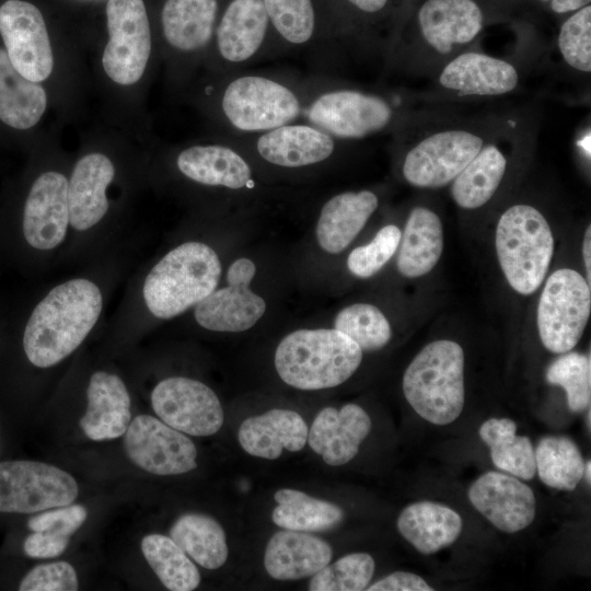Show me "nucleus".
I'll return each mask as SVG.
<instances>
[{"mask_svg": "<svg viewBox=\"0 0 591 591\" xmlns=\"http://www.w3.org/2000/svg\"><path fill=\"white\" fill-rule=\"evenodd\" d=\"M335 329L352 339L362 351L385 347L392 337L391 325L382 311L370 303H355L340 310Z\"/></svg>", "mask_w": 591, "mask_h": 591, "instance_id": "nucleus-41", "label": "nucleus"}, {"mask_svg": "<svg viewBox=\"0 0 591 591\" xmlns=\"http://www.w3.org/2000/svg\"><path fill=\"white\" fill-rule=\"evenodd\" d=\"M375 569V561L368 553H351L312 576L309 582L311 591H361L370 584Z\"/></svg>", "mask_w": 591, "mask_h": 591, "instance_id": "nucleus-43", "label": "nucleus"}, {"mask_svg": "<svg viewBox=\"0 0 591 591\" xmlns=\"http://www.w3.org/2000/svg\"><path fill=\"white\" fill-rule=\"evenodd\" d=\"M402 232L387 224L379 230L367 245L354 248L347 258V267L359 278H370L381 270L398 248Z\"/></svg>", "mask_w": 591, "mask_h": 591, "instance_id": "nucleus-45", "label": "nucleus"}, {"mask_svg": "<svg viewBox=\"0 0 591 591\" xmlns=\"http://www.w3.org/2000/svg\"><path fill=\"white\" fill-rule=\"evenodd\" d=\"M308 433V425L299 413L274 408L246 418L239 427L237 440L250 455L275 460L283 449L290 452L302 450Z\"/></svg>", "mask_w": 591, "mask_h": 591, "instance_id": "nucleus-26", "label": "nucleus"}, {"mask_svg": "<svg viewBox=\"0 0 591 591\" xmlns=\"http://www.w3.org/2000/svg\"><path fill=\"white\" fill-rule=\"evenodd\" d=\"M398 115L394 102L381 93L313 79L306 83L301 120L346 141L384 132L394 127Z\"/></svg>", "mask_w": 591, "mask_h": 591, "instance_id": "nucleus-5", "label": "nucleus"}, {"mask_svg": "<svg viewBox=\"0 0 591 591\" xmlns=\"http://www.w3.org/2000/svg\"><path fill=\"white\" fill-rule=\"evenodd\" d=\"M508 169V157L495 142L483 146L474 159L451 182V196L463 209L485 206L498 190Z\"/></svg>", "mask_w": 591, "mask_h": 591, "instance_id": "nucleus-33", "label": "nucleus"}, {"mask_svg": "<svg viewBox=\"0 0 591 591\" xmlns=\"http://www.w3.org/2000/svg\"><path fill=\"white\" fill-rule=\"evenodd\" d=\"M170 537L197 564L218 569L228 559L223 528L213 518L201 513L181 515L170 530Z\"/></svg>", "mask_w": 591, "mask_h": 591, "instance_id": "nucleus-37", "label": "nucleus"}, {"mask_svg": "<svg viewBox=\"0 0 591 591\" xmlns=\"http://www.w3.org/2000/svg\"><path fill=\"white\" fill-rule=\"evenodd\" d=\"M276 53L314 50L333 43L323 0H263Z\"/></svg>", "mask_w": 591, "mask_h": 591, "instance_id": "nucleus-22", "label": "nucleus"}, {"mask_svg": "<svg viewBox=\"0 0 591 591\" xmlns=\"http://www.w3.org/2000/svg\"><path fill=\"white\" fill-rule=\"evenodd\" d=\"M232 142L256 154L263 162L280 169H303L329 160L340 140L305 120L243 137Z\"/></svg>", "mask_w": 591, "mask_h": 591, "instance_id": "nucleus-16", "label": "nucleus"}, {"mask_svg": "<svg viewBox=\"0 0 591 591\" xmlns=\"http://www.w3.org/2000/svg\"><path fill=\"white\" fill-rule=\"evenodd\" d=\"M520 81L515 66L476 50H464L440 68L436 85L457 97H494L514 91Z\"/></svg>", "mask_w": 591, "mask_h": 591, "instance_id": "nucleus-19", "label": "nucleus"}, {"mask_svg": "<svg viewBox=\"0 0 591 591\" xmlns=\"http://www.w3.org/2000/svg\"><path fill=\"white\" fill-rule=\"evenodd\" d=\"M102 306L101 290L89 279H71L54 287L26 323L23 348L28 361L48 368L63 360L92 331Z\"/></svg>", "mask_w": 591, "mask_h": 591, "instance_id": "nucleus-1", "label": "nucleus"}, {"mask_svg": "<svg viewBox=\"0 0 591 591\" xmlns=\"http://www.w3.org/2000/svg\"><path fill=\"white\" fill-rule=\"evenodd\" d=\"M151 405L163 422L189 436H212L224 420L217 394L202 382L185 376L160 381L151 393Z\"/></svg>", "mask_w": 591, "mask_h": 591, "instance_id": "nucleus-14", "label": "nucleus"}, {"mask_svg": "<svg viewBox=\"0 0 591 591\" xmlns=\"http://www.w3.org/2000/svg\"><path fill=\"white\" fill-rule=\"evenodd\" d=\"M368 591H432L420 576L408 571H394L366 589Z\"/></svg>", "mask_w": 591, "mask_h": 591, "instance_id": "nucleus-48", "label": "nucleus"}, {"mask_svg": "<svg viewBox=\"0 0 591 591\" xmlns=\"http://www.w3.org/2000/svg\"><path fill=\"white\" fill-rule=\"evenodd\" d=\"M69 541L50 536L42 532H33L23 544L24 553L32 558H55L68 547Z\"/></svg>", "mask_w": 591, "mask_h": 591, "instance_id": "nucleus-49", "label": "nucleus"}, {"mask_svg": "<svg viewBox=\"0 0 591 591\" xmlns=\"http://www.w3.org/2000/svg\"><path fill=\"white\" fill-rule=\"evenodd\" d=\"M220 259L209 245L186 242L165 254L143 283V299L150 313L172 318L198 304L218 286Z\"/></svg>", "mask_w": 591, "mask_h": 591, "instance_id": "nucleus-6", "label": "nucleus"}, {"mask_svg": "<svg viewBox=\"0 0 591 591\" xmlns=\"http://www.w3.org/2000/svg\"><path fill=\"white\" fill-rule=\"evenodd\" d=\"M277 506L271 512L273 522L279 528L301 532L331 530L344 519L343 509L329 501L309 496L291 488L275 493Z\"/></svg>", "mask_w": 591, "mask_h": 591, "instance_id": "nucleus-36", "label": "nucleus"}, {"mask_svg": "<svg viewBox=\"0 0 591 591\" xmlns=\"http://www.w3.org/2000/svg\"><path fill=\"white\" fill-rule=\"evenodd\" d=\"M484 27V13L474 0H426L417 12V40L412 56L443 63L467 50Z\"/></svg>", "mask_w": 591, "mask_h": 591, "instance_id": "nucleus-13", "label": "nucleus"}, {"mask_svg": "<svg viewBox=\"0 0 591 591\" xmlns=\"http://www.w3.org/2000/svg\"><path fill=\"white\" fill-rule=\"evenodd\" d=\"M583 477L586 478L588 484L591 483V462H590V460L584 462Z\"/></svg>", "mask_w": 591, "mask_h": 591, "instance_id": "nucleus-52", "label": "nucleus"}, {"mask_svg": "<svg viewBox=\"0 0 591 591\" xmlns=\"http://www.w3.org/2000/svg\"><path fill=\"white\" fill-rule=\"evenodd\" d=\"M394 0H323L333 42L373 43V27Z\"/></svg>", "mask_w": 591, "mask_h": 591, "instance_id": "nucleus-39", "label": "nucleus"}, {"mask_svg": "<svg viewBox=\"0 0 591 591\" xmlns=\"http://www.w3.org/2000/svg\"><path fill=\"white\" fill-rule=\"evenodd\" d=\"M548 2L553 12L558 14L575 12L588 4L591 0H541Z\"/></svg>", "mask_w": 591, "mask_h": 591, "instance_id": "nucleus-50", "label": "nucleus"}, {"mask_svg": "<svg viewBox=\"0 0 591 591\" xmlns=\"http://www.w3.org/2000/svg\"><path fill=\"white\" fill-rule=\"evenodd\" d=\"M79 582L74 568L67 561L40 564L22 579L20 591H76Z\"/></svg>", "mask_w": 591, "mask_h": 591, "instance_id": "nucleus-46", "label": "nucleus"}, {"mask_svg": "<svg viewBox=\"0 0 591 591\" xmlns=\"http://www.w3.org/2000/svg\"><path fill=\"white\" fill-rule=\"evenodd\" d=\"M333 557L331 545L308 532L281 530L268 541L264 554L267 573L281 581L312 577Z\"/></svg>", "mask_w": 591, "mask_h": 591, "instance_id": "nucleus-27", "label": "nucleus"}, {"mask_svg": "<svg viewBox=\"0 0 591 591\" xmlns=\"http://www.w3.org/2000/svg\"><path fill=\"white\" fill-rule=\"evenodd\" d=\"M379 207V197L369 189L344 192L322 207L316 223L318 245L326 252H343L363 229Z\"/></svg>", "mask_w": 591, "mask_h": 591, "instance_id": "nucleus-30", "label": "nucleus"}, {"mask_svg": "<svg viewBox=\"0 0 591 591\" xmlns=\"http://www.w3.org/2000/svg\"><path fill=\"white\" fill-rule=\"evenodd\" d=\"M468 499L480 514L505 533L520 532L535 519L536 499L532 488L510 474H483L471 485Z\"/></svg>", "mask_w": 591, "mask_h": 591, "instance_id": "nucleus-20", "label": "nucleus"}, {"mask_svg": "<svg viewBox=\"0 0 591 591\" xmlns=\"http://www.w3.org/2000/svg\"><path fill=\"white\" fill-rule=\"evenodd\" d=\"M557 46L564 62L573 71L591 72V5L575 11L560 26Z\"/></svg>", "mask_w": 591, "mask_h": 591, "instance_id": "nucleus-44", "label": "nucleus"}, {"mask_svg": "<svg viewBox=\"0 0 591 591\" xmlns=\"http://www.w3.org/2000/svg\"><path fill=\"white\" fill-rule=\"evenodd\" d=\"M108 42L102 63L116 83L130 85L140 80L148 65L152 38L143 0H108Z\"/></svg>", "mask_w": 591, "mask_h": 591, "instance_id": "nucleus-12", "label": "nucleus"}, {"mask_svg": "<svg viewBox=\"0 0 591 591\" xmlns=\"http://www.w3.org/2000/svg\"><path fill=\"white\" fill-rule=\"evenodd\" d=\"M306 83L290 76L260 71L223 76L217 99L220 119L235 137L301 120Z\"/></svg>", "mask_w": 591, "mask_h": 591, "instance_id": "nucleus-2", "label": "nucleus"}, {"mask_svg": "<svg viewBox=\"0 0 591 591\" xmlns=\"http://www.w3.org/2000/svg\"><path fill=\"white\" fill-rule=\"evenodd\" d=\"M495 245L510 287L523 296L535 292L554 253L553 232L544 215L528 204L510 206L498 220Z\"/></svg>", "mask_w": 591, "mask_h": 591, "instance_id": "nucleus-7", "label": "nucleus"}, {"mask_svg": "<svg viewBox=\"0 0 591 591\" xmlns=\"http://www.w3.org/2000/svg\"><path fill=\"white\" fill-rule=\"evenodd\" d=\"M371 418L357 404L325 407L315 416L308 433L310 448L331 466L350 462L371 430Z\"/></svg>", "mask_w": 591, "mask_h": 591, "instance_id": "nucleus-23", "label": "nucleus"}, {"mask_svg": "<svg viewBox=\"0 0 591 591\" xmlns=\"http://www.w3.org/2000/svg\"><path fill=\"white\" fill-rule=\"evenodd\" d=\"M482 130L444 127L424 135L404 154V179L418 188H440L464 170L486 143Z\"/></svg>", "mask_w": 591, "mask_h": 591, "instance_id": "nucleus-10", "label": "nucleus"}, {"mask_svg": "<svg viewBox=\"0 0 591 591\" xmlns=\"http://www.w3.org/2000/svg\"><path fill=\"white\" fill-rule=\"evenodd\" d=\"M86 398L88 407L80 427L89 439L113 440L125 433L131 418L130 397L119 376L105 371L94 372Z\"/></svg>", "mask_w": 591, "mask_h": 591, "instance_id": "nucleus-28", "label": "nucleus"}, {"mask_svg": "<svg viewBox=\"0 0 591 591\" xmlns=\"http://www.w3.org/2000/svg\"><path fill=\"white\" fill-rule=\"evenodd\" d=\"M47 106L44 88L20 74L0 47V121L16 130L34 127Z\"/></svg>", "mask_w": 591, "mask_h": 591, "instance_id": "nucleus-34", "label": "nucleus"}, {"mask_svg": "<svg viewBox=\"0 0 591 591\" xmlns=\"http://www.w3.org/2000/svg\"><path fill=\"white\" fill-rule=\"evenodd\" d=\"M209 49L222 76L246 70L263 58L276 55L264 1L223 0Z\"/></svg>", "mask_w": 591, "mask_h": 591, "instance_id": "nucleus-8", "label": "nucleus"}, {"mask_svg": "<svg viewBox=\"0 0 591 591\" xmlns=\"http://www.w3.org/2000/svg\"><path fill=\"white\" fill-rule=\"evenodd\" d=\"M362 350L337 329H298L275 351V368L289 386L305 391L335 387L359 368Z\"/></svg>", "mask_w": 591, "mask_h": 591, "instance_id": "nucleus-3", "label": "nucleus"}, {"mask_svg": "<svg viewBox=\"0 0 591 591\" xmlns=\"http://www.w3.org/2000/svg\"><path fill=\"white\" fill-rule=\"evenodd\" d=\"M176 166L185 177L205 186L229 190L256 186L251 163L233 142L190 146L177 154Z\"/></svg>", "mask_w": 591, "mask_h": 591, "instance_id": "nucleus-24", "label": "nucleus"}, {"mask_svg": "<svg viewBox=\"0 0 591 591\" xmlns=\"http://www.w3.org/2000/svg\"><path fill=\"white\" fill-rule=\"evenodd\" d=\"M517 424L510 418H489L478 429L488 445L494 465L518 478L530 480L536 474L535 453L526 436H518Z\"/></svg>", "mask_w": 591, "mask_h": 591, "instance_id": "nucleus-35", "label": "nucleus"}, {"mask_svg": "<svg viewBox=\"0 0 591 591\" xmlns=\"http://www.w3.org/2000/svg\"><path fill=\"white\" fill-rule=\"evenodd\" d=\"M582 256L584 262L587 281L591 282V227L586 229L582 242Z\"/></svg>", "mask_w": 591, "mask_h": 591, "instance_id": "nucleus-51", "label": "nucleus"}, {"mask_svg": "<svg viewBox=\"0 0 591 591\" xmlns=\"http://www.w3.org/2000/svg\"><path fill=\"white\" fill-rule=\"evenodd\" d=\"M124 445L134 464L154 475H178L197 467L193 441L150 415H139L128 425Z\"/></svg>", "mask_w": 591, "mask_h": 591, "instance_id": "nucleus-17", "label": "nucleus"}, {"mask_svg": "<svg viewBox=\"0 0 591 591\" xmlns=\"http://www.w3.org/2000/svg\"><path fill=\"white\" fill-rule=\"evenodd\" d=\"M402 387L406 401L422 419L437 426L454 422L465 402L461 345L450 339L427 344L406 368Z\"/></svg>", "mask_w": 591, "mask_h": 591, "instance_id": "nucleus-4", "label": "nucleus"}, {"mask_svg": "<svg viewBox=\"0 0 591 591\" xmlns=\"http://www.w3.org/2000/svg\"><path fill=\"white\" fill-rule=\"evenodd\" d=\"M79 493L67 472L42 462H0V512L33 513L71 505Z\"/></svg>", "mask_w": 591, "mask_h": 591, "instance_id": "nucleus-11", "label": "nucleus"}, {"mask_svg": "<svg viewBox=\"0 0 591 591\" xmlns=\"http://www.w3.org/2000/svg\"><path fill=\"white\" fill-rule=\"evenodd\" d=\"M396 525L399 534L422 555L451 546L463 530L462 518L455 510L427 500L405 507Z\"/></svg>", "mask_w": 591, "mask_h": 591, "instance_id": "nucleus-31", "label": "nucleus"}, {"mask_svg": "<svg viewBox=\"0 0 591 591\" xmlns=\"http://www.w3.org/2000/svg\"><path fill=\"white\" fill-rule=\"evenodd\" d=\"M68 179L61 173H43L33 183L23 210V234L36 250L48 251L65 239L69 225Z\"/></svg>", "mask_w": 591, "mask_h": 591, "instance_id": "nucleus-21", "label": "nucleus"}, {"mask_svg": "<svg viewBox=\"0 0 591 591\" xmlns=\"http://www.w3.org/2000/svg\"><path fill=\"white\" fill-rule=\"evenodd\" d=\"M546 381L561 386L566 392L567 405L573 413L590 407L591 360L580 352L568 351L555 359L546 370Z\"/></svg>", "mask_w": 591, "mask_h": 591, "instance_id": "nucleus-42", "label": "nucleus"}, {"mask_svg": "<svg viewBox=\"0 0 591 591\" xmlns=\"http://www.w3.org/2000/svg\"><path fill=\"white\" fill-rule=\"evenodd\" d=\"M142 554L163 586L171 591H192L200 573L188 555L170 537L149 534L141 541Z\"/></svg>", "mask_w": 591, "mask_h": 591, "instance_id": "nucleus-40", "label": "nucleus"}, {"mask_svg": "<svg viewBox=\"0 0 591 591\" xmlns=\"http://www.w3.org/2000/svg\"><path fill=\"white\" fill-rule=\"evenodd\" d=\"M0 37L20 74L37 83L50 76L53 50L45 20L36 5L24 0L1 3Z\"/></svg>", "mask_w": 591, "mask_h": 591, "instance_id": "nucleus-15", "label": "nucleus"}, {"mask_svg": "<svg viewBox=\"0 0 591 591\" xmlns=\"http://www.w3.org/2000/svg\"><path fill=\"white\" fill-rule=\"evenodd\" d=\"M86 509L81 505H68L32 517L27 526L32 532H42L54 537L70 540L86 520Z\"/></svg>", "mask_w": 591, "mask_h": 591, "instance_id": "nucleus-47", "label": "nucleus"}, {"mask_svg": "<svg viewBox=\"0 0 591 591\" xmlns=\"http://www.w3.org/2000/svg\"><path fill=\"white\" fill-rule=\"evenodd\" d=\"M591 312L587 279L570 268L555 270L542 290L536 314L538 335L551 352L572 350L581 339Z\"/></svg>", "mask_w": 591, "mask_h": 591, "instance_id": "nucleus-9", "label": "nucleus"}, {"mask_svg": "<svg viewBox=\"0 0 591 591\" xmlns=\"http://www.w3.org/2000/svg\"><path fill=\"white\" fill-rule=\"evenodd\" d=\"M256 273L253 260L237 258L228 268V286L215 289L195 305V320L215 332H243L254 326L266 311L265 300L250 283Z\"/></svg>", "mask_w": 591, "mask_h": 591, "instance_id": "nucleus-18", "label": "nucleus"}, {"mask_svg": "<svg viewBox=\"0 0 591 591\" xmlns=\"http://www.w3.org/2000/svg\"><path fill=\"white\" fill-rule=\"evenodd\" d=\"M444 234L440 217L429 208L415 207L401 236L396 266L407 278L425 276L438 264Z\"/></svg>", "mask_w": 591, "mask_h": 591, "instance_id": "nucleus-32", "label": "nucleus"}, {"mask_svg": "<svg viewBox=\"0 0 591 591\" xmlns=\"http://www.w3.org/2000/svg\"><path fill=\"white\" fill-rule=\"evenodd\" d=\"M536 473L546 486L572 491L583 477L584 460L573 440L566 436H546L536 448Z\"/></svg>", "mask_w": 591, "mask_h": 591, "instance_id": "nucleus-38", "label": "nucleus"}, {"mask_svg": "<svg viewBox=\"0 0 591 591\" xmlns=\"http://www.w3.org/2000/svg\"><path fill=\"white\" fill-rule=\"evenodd\" d=\"M115 169L102 153L81 158L68 181L67 201L69 224L85 231L99 223L108 210L106 188L113 181Z\"/></svg>", "mask_w": 591, "mask_h": 591, "instance_id": "nucleus-25", "label": "nucleus"}, {"mask_svg": "<svg viewBox=\"0 0 591 591\" xmlns=\"http://www.w3.org/2000/svg\"><path fill=\"white\" fill-rule=\"evenodd\" d=\"M223 0H165L161 11L167 45L183 55L207 51Z\"/></svg>", "mask_w": 591, "mask_h": 591, "instance_id": "nucleus-29", "label": "nucleus"}]
</instances>
